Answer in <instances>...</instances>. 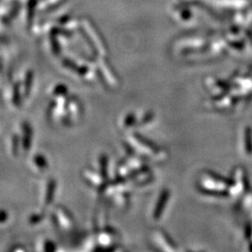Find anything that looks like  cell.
<instances>
[{
    "label": "cell",
    "mask_w": 252,
    "mask_h": 252,
    "mask_svg": "<svg viewBox=\"0 0 252 252\" xmlns=\"http://www.w3.org/2000/svg\"><path fill=\"white\" fill-rule=\"evenodd\" d=\"M169 197H170V191L167 190V189L163 190L161 193L160 197L158 199V202L156 204L155 209L153 211V218L155 220H158L162 217V212H163L165 206H166V204L169 200Z\"/></svg>",
    "instance_id": "5b68a950"
},
{
    "label": "cell",
    "mask_w": 252,
    "mask_h": 252,
    "mask_svg": "<svg viewBox=\"0 0 252 252\" xmlns=\"http://www.w3.org/2000/svg\"><path fill=\"white\" fill-rule=\"evenodd\" d=\"M135 124V116L134 114H128L124 121V126L126 128H130Z\"/></svg>",
    "instance_id": "9c48e42d"
},
{
    "label": "cell",
    "mask_w": 252,
    "mask_h": 252,
    "mask_svg": "<svg viewBox=\"0 0 252 252\" xmlns=\"http://www.w3.org/2000/svg\"><path fill=\"white\" fill-rule=\"evenodd\" d=\"M66 87L63 86V85H59L56 89H55V94H58V95H64L66 94Z\"/></svg>",
    "instance_id": "30bf717a"
},
{
    "label": "cell",
    "mask_w": 252,
    "mask_h": 252,
    "mask_svg": "<svg viewBox=\"0 0 252 252\" xmlns=\"http://www.w3.org/2000/svg\"><path fill=\"white\" fill-rule=\"evenodd\" d=\"M224 186L222 180L211 172H205L199 180V188L205 193H220Z\"/></svg>",
    "instance_id": "7a4b0ae2"
},
{
    "label": "cell",
    "mask_w": 252,
    "mask_h": 252,
    "mask_svg": "<svg viewBox=\"0 0 252 252\" xmlns=\"http://www.w3.org/2000/svg\"><path fill=\"white\" fill-rule=\"evenodd\" d=\"M31 75L27 78V82H26V90H27V93L28 94V92H29V90H30V86H31V83H32V81H31Z\"/></svg>",
    "instance_id": "7c38bea8"
},
{
    "label": "cell",
    "mask_w": 252,
    "mask_h": 252,
    "mask_svg": "<svg viewBox=\"0 0 252 252\" xmlns=\"http://www.w3.org/2000/svg\"><path fill=\"white\" fill-rule=\"evenodd\" d=\"M152 240L155 247H157L160 251L163 252H175L176 248L172 243L170 238L162 231H153L152 234Z\"/></svg>",
    "instance_id": "3957f363"
},
{
    "label": "cell",
    "mask_w": 252,
    "mask_h": 252,
    "mask_svg": "<svg viewBox=\"0 0 252 252\" xmlns=\"http://www.w3.org/2000/svg\"><path fill=\"white\" fill-rule=\"evenodd\" d=\"M7 218V214L5 212H1L0 213V220H6Z\"/></svg>",
    "instance_id": "4fadbf2b"
},
{
    "label": "cell",
    "mask_w": 252,
    "mask_h": 252,
    "mask_svg": "<svg viewBox=\"0 0 252 252\" xmlns=\"http://www.w3.org/2000/svg\"><path fill=\"white\" fill-rule=\"evenodd\" d=\"M100 169H101V174L106 179L107 178V171H108V158L105 155L100 157Z\"/></svg>",
    "instance_id": "52a82bcc"
},
{
    "label": "cell",
    "mask_w": 252,
    "mask_h": 252,
    "mask_svg": "<svg viewBox=\"0 0 252 252\" xmlns=\"http://www.w3.org/2000/svg\"><path fill=\"white\" fill-rule=\"evenodd\" d=\"M126 142L133 151L139 154V156L151 157L157 161H161L166 157V153L163 151L157 149L154 145L145 140L140 135L133 134L127 135Z\"/></svg>",
    "instance_id": "6da1fadb"
},
{
    "label": "cell",
    "mask_w": 252,
    "mask_h": 252,
    "mask_svg": "<svg viewBox=\"0 0 252 252\" xmlns=\"http://www.w3.org/2000/svg\"><path fill=\"white\" fill-rule=\"evenodd\" d=\"M113 239H114V234L111 233L108 230H101L99 234L97 235V240L99 246L102 247H109L112 246L113 243Z\"/></svg>",
    "instance_id": "8992f818"
},
{
    "label": "cell",
    "mask_w": 252,
    "mask_h": 252,
    "mask_svg": "<svg viewBox=\"0 0 252 252\" xmlns=\"http://www.w3.org/2000/svg\"><path fill=\"white\" fill-rule=\"evenodd\" d=\"M83 177L88 183L92 184V186H94V187L100 188V189L104 188L105 178L101 173L98 174L96 172L91 171L90 169H86L84 171Z\"/></svg>",
    "instance_id": "277c9868"
},
{
    "label": "cell",
    "mask_w": 252,
    "mask_h": 252,
    "mask_svg": "<svg viewBox=\"0 0 252 252\" xmlns=\"http://www.w3.org/2000/svg\"><path fill=\"white\" fill-rule=\"evenodd\" d=\"M36 164H37V165H39L41 168H43V167L47 166V163H46L45 159H44V157H42V156H38V157H36Z\"/></svg>",
    "instance_id": "8fae6325"
},
{
    "label": "cell",
    "mask_w": 252,
    "mask_h": 252,
    "mask_svg": "<svg viewBox=\"0 0 252 252\" xmlns=\"http://www.w3.org/2000/svg\"><path fill=\"white\" fill-rule=\"evenodd\" d=\"M54 188H55V184L54 181H51V183L49 184V189L47 191V196H46V203L50 204L53 200V196H54Z\"/></svg>",
    "instance_id": "ba28073f"
}]
</instances>
